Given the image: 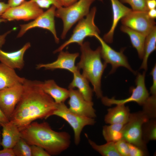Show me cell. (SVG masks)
<instances>
[{
    "label": "cell",
    "mask_w": 156,
    "mask_h": 156,
    "mask_svg": "<svg viewBox=\"0 0 156 156\" xmlns=\"http://www.w3.org/2000/svg\"><path fill=\"white\" fill-rule=\"evenodd\" d=\"M101 49L99 46L95 50H92L90 43L84 42L80 46V59L76 66L78 70H82V74L91 83L93 91L98 98L103 96L101 80L107 65L102 61Z\"/></svg>",
    "instance_id": "obj_3"
},
{
    "label": "cell",
    "mask_w": 156,
    "mask_h": 156,
    "mask_svg": "<svg viewBox=\"0 0 156 156\" xmlns=\"http://www.w3.org/2000/svg\"><path fill=\"white\" fill-rule=\"evenodd\" d=\"M31 156H50L43 148L35 145H31Z\"/></svg>",
    "instance_id": "obj_33"
},
{
    "label": "cell",
    "mask_w": 156,
    "mask_h": 156,
    "mask_svg": "<svg viewBox=\"0 0 156 156\" xmlns=\"http://www.w3.org/2000/svg\"><path fill=\"white\" fill-rule=\"evenodd\" d=\"M25 79L18 76L14 69L0 63V90L23 84Z\"/></svg>",
    "instance_id": "obj_21"
},
{
    "label": "cell",
    "mask_w": 156,
    "mask_h": 156,
    "mask_svg": "<svg viewBox=\"0 0 156 156\" xmlns=\"http://www.w3.org/2000/svg\"><path fill=\"white\" fill-rule=\"evenodd\" d=\"M104 118L106 124H125L128 121L131 113L129 107L125 104H118L108 109Z\"/></svg>",
    "instance_id": "obj_19"
},
{
    "label": "cell",
    "mask_w": 156,
    "mask_h": 156,
    "mask_svg": "<svg viewBox=\"0 0 156 156\" xmlns=\"http://www.w3.org/2000/svg\"><path fill=\"white\" fill-rule=\"evenodd\" d=\"M0 156H15L12 148H3L0 150Z\"/></svg>",
    "instance_id": "obj_35"
},
{
    "label": "cell",
    "mask_w": 156,
    "mask_h": 156,
    "mask_svg": "<svg viewBox=\"0 0 156 156\" xmlns=\"http://www.w3.org/2000/svg\"><path fill=\"white\" fill-rule=\"evenodd\" d=\"M129 156H143L145 152L138 147L128 143Z\"/></svg>",
    "instance_id": "obj_32"
},
{
    "label": "cell",
    "mask_w": 156,
    "mask_h": 156,
    "mask_svg": "<svg viewBox=\"0 0 156 156\" xmlns=\"http://www.w3.org/2000/svg\"><path fill=\"white\" fill-rule=\"evenodd\" d=\"M122 3L129 4L133 11L147 12L149 10L147 6L148 0H119Z\"/></svg>",
    "instance_id": "obj_29"
},
{
    "label": "cell",
    "mask_w": 156,
    "mask_h": 156,
    "mask_svg": "<svg viewBox=\"0 0 156 156\" xmlns=\"http://www.w3.org/2000/svg\"><path fill=\"white\" fill-rule=\"evenodd\" d=\"M95 0H78L67 7H61L56 10L55 16L61 18L63 24L61 37L65 38L70 29L77 22L89 13L90 8Z\"/></svg>",
    "instance_id": "obj_4"
},
{
    "label": "cell",
    "mask_w": 156,
    "mask_h": 156,
    "mask_svg": "<svg viewBox=\"0 0 156 156\" xmlns=\"http://www.w3.org/2000/svg\"><path fill=\"white\" fill-rule=\"evenodd\" d=\"M125 125L113 124L103 126L102 135L105 140L107 142H116L122 139V131Z\"/></svg>",
    "instance_id": "obj_25"
},
{
    "label": "cell",
    "mask_w": 156,
    "mask_h": 156,
    "mask_svg": "<svg viewBox=\"0 0 156 156\" xmlns=\"http://www.w3.org/2000/svg\"></svg>",
    "instance_id": "obj_46"
},
{
    "label": "cell",
    "mask_w": 156,
    "mask_h": 156,
    "mask_svg": "<svg viewBox=\"0 0 156 156\" xmlns=\"http://www.w3.org/2000/svg\"><path fill=\"white\" fill-rule=\"evenodd\" d=\"M59 116L65 120L72 128L74 133L75 144L78 145L81 141V135L83 128L88 125H94V118L81 116L71 112L64 103H57L56 109L52 116Z\"/></svg>",
    "instance_id": "obj_7"
},
{
    "label": "cell",
    "mask_w": 156,
    "mask_h": 156,
    "mask_svg": "<svg viewBox=\"0 0 156 156\" xmlns=\"http://www.w3.org/2000/svg\"><path fill=\"white\" fill-rule=\"evenodd\" d=\"M116 149L121 156H129L128 142L121 139L115 142Z\"/></svg>",
    "instance_id": "obj_31"
},
{
    "label": "cell",
    "mask_w": 156,
    "mask_h": 156,
    "mask_svg": "<svg viewBox=\"0 0 156 156\" xmlns=\"http://www.w3.org/2000/svg\"><path fill=\"white\" fill-rule=\"evenodd\" d=\"M94 37L101 44V56L104 62L107 64H109L112 66L110 74L113 73L120 67H123L134 74H137L131 67L127 57L123 53L125 49L123 48L120 51H117L108 45L99 34L95 35Z\"/></svg>",
    "instance_id": "obj_10"
},
{
    "label": "cell",
    "mask_w": 156,
    "mask_h": 156,
    "mask_svg": "<svg viewBox=\"0 0 156 156\" xmlns=\"http://www.w3.org/2000/svg\"><path fill=\"white\" fill-rule=\"evenodd\" d=\"M25 0H8V4L10 7H14L18 6L23 2Z\"/></svg>",
    "instance_id": "obj_37"
},
{
    "label": "cell",
    "mask_w": 156,
    "mask_h": 156,
    "mask_svg": "<svg viewBox=\"0 0 156 156\" xmlns=\"http://www.w3.org/2000/svg\"><path fill=\"white\" fill-rule=\"evenodd\" d=\"M73 78L69 84L68 88H78L84 99L87 101L92 102L93 91L89 85V81L77 70L74 73Z\"/></svg>",
    "instance_id": "obj_22"
},
{
    "label": "cell",
    "mask_w": 156,
    "mask_h": 156,
    "mask_svg": "<svg viewBox=\"0 0 156 156\" xmlns=\"http://www.w3.org/2000/svg\"><path fill=\"white\" fill-rule=\"evenodd\" d=\"M156 49V26L146 36L144 45V54L140 69L146 71L148 69V61L150 55Z\"/></svg>",
    "instance_id": "obj_24"
},
{
    "label": "cell",
    "mask_w": 156,
    "mask_h": 156,
    "mask_svg": "<svg viewBox=\"0 0 156 156\" xmlns=\"http://www.w3.org/2000/svg\"><path fill=\"white\" fill-rule=\"evenodd\" d=\"M63 6L67 7L75 3L78 0H60Z\"/></svg>",
    "instance_id": "obj_41"
},
{
    "label": "cell",
    "mask_w": 156,
    "mask_h": 156,
    "mask_svg": "<svg viewBox=\"0 0 156 156\" xmlns=\"http://www.w3.org/2000/svg\"><path fill=\"white\" fill-rule=\"evenodd\" d=\"M88 142L92 148L102 156H121L116 149L115 142H107L105 144L99 145L90 139Z\"/></svg>",
    "instance_id": "obj_26"
},
{
    "label": "cell",
    "mask_w": 156,
    "mask_h": 156,
    "mask_svg": "<svg viewBox=\"0 0 156 156\" xmlns=\"http://www.w3.org/2000/svg\"><path fill=\"white\" fill-rule=\"evenodd\" d=\"M142 138L146 144L150 140L156 139V122L155 118L149 119L144 123L142 128Z\"/></svg>",
    "instance_id": "obj_27"
},
{
    "label": "cell",
    "mask_w": 156,
    "mask_h": 156,
    "mask_svg": "<svg viewBox=\"0 0 156 156\" xmlns=\"http://www.w3.org/2000/svg\"><path fill=\"white\" fill-rule=\"evenodd\" d=\"M147 14L150 18L155 19L156 18V10L155 8L149 10L147 12Z\"/></svg>",
    "instance_id": "obj_42"
},
{
    "label": "cell",
    "mask_w": 156,
    "mask_h": 156,
    "mask_svg": "<svg viewBox=\"0 0 156 156\" xmlns=\"http://www.w3.org/2000/svg\"><path fill=\"white\" fill-rule=\"evenodd\" d=\"M68 108L72 112L79 115L94 118L96 117L93 103L86 101L78 90L69 88Z\"/></svg>",
    "instance_id": "obj_14"
},
{
    "label": "cell",
    "mask_w": 156,
    "mask_h": 156,
    "mask_svg": "<svg viewBox=\"0 0 156 156\" xmlns=\"http://www.w3.org/2000/svg\"><path fill=\"white\" fill-rule=\"evenodd\" d=\"M120 29L129 36L132 46L137 51L139 57L142 59L144 54V45L146 36L123 25L121 26Z\"/></svg>",
    "instance_id": "obj_23"
},
{
    "label": "cell",
    "mask_w": 156,
    "mask_h": 156,
    "mask_svg": "<svg viewBox=\"0 0 156 156\" xmlns=\"http://www.w3.org/2000/svg\"><path fill=\"white\" fill-rule=\"evenodd\" d=\"M122 25L146 36L156 27L154 19L150 18L147 12L132 10L121 20Z\"/></svg>",
    "instance_id": "obj_12"
},
{
    "label": "cell",
    "mask_w": 156,
    "mask_h": 156,
    "mask_svg": "<svg viewBox=\"0 0 156 156\" xmlns=\"http://www.w3.org/2000/svg\"><path fill=\"white\" fill-rule=\"evenodd\" d=\"M31 46L30 43L27 42L19 50L10 52L5 51L0 49V61L12 68L21 70L24 66V54Z\"/></svg>",
    "instance_id": "obj_16"
},
{
    "label": "cell",
    "mask_w": 156,
    "mask_h": 156,
    "mask_svg": "<svg viewBox=\"0 0 156 156\" xmlns=\"http://www.w3.org/2000/svg\"><path fill=\"white\" fill-rule=\"evenodd\" d=\"M12 149L15 156H31L30 145L22 138Z\"/></svg>",
    "instance_id": "obj_28"
},
{
    "label": "cell",
    "mask_w": 156,
    "mask_h": 156,
    "mask_svg": "<svg viewBox=\"0 0 156 156\" xmlns=\"http://www.w3.org/2000/svg\"><path fill=\"white\" fill-rule=\"evenodd\" d=\"M11 31H8L3 34L0 35V48L4 44L5 41L6 37Z\"/></svg>",
    "instance_id": "obj_40"
},
{
    "label": "cell",
    "mask_w": 156,
    "mask_h": 156,
    "mask_svg": "<svg viewBox=\"0 0 156 156\" xmlns=\"http://www.w3.org/2000/svg\"><path fill=\"white\" fill-rule=\"evenodd\" d=\"M96 11V7L92 8L86 17L78 21L70 38L55 50L54 53L62 51L66 46L73 43H77L81 46L86 37H94L95 35L99 34L100 31L94 23Z\"/></svg>",
    "instance_id": "obj_5"
},
{
    "label": "cell",
    "mask_w": 156,
    "mask_h": 156,
    "mask_svg": "<svg viewBox=\"0 0 156 156\" xmlns=\"http://www.w3.org/2000/svg\"><path fill=\"white\" fill-rule=\"evenodd\" d=\"M59 52L55 61L49 63L37 64L36 68L40 69L43 68L45 69L51 70L65 69L73 73L78 70L75 63L77 58L79 56V53H70L67 51H62Z\"/></svg>",
    "instance_id": "obj_15"
},
{
    "label": "cell",
    "mask_w": 156,
    "mask_h": 156,
    "mask_svg": "<svg viewBox=\"0 0 156 156\" xmlns=\"http://www.w3.org/2000/svg\"><path fill=\"white\" fill-rule=\"evenodd\" d=\"M1 130H0V147L1 146Z\"/></svg>",
    "instance_id": "obj_44"
},
{
    "label": "cell",
    "mask_w": 156,
    "mask_h": 156,
    "mask_svg": "<svg viewBox=\"0 0 156 156\" xmlns=\"http://www.w3.org/2000/svg\"><path fill=\"white\" fill-rule=\"evenodd\" d=\"M9 120L5 116L0 108V127L1 125L9 122Z\"/></svg>",
    "instance_id": "obj_38"
},
{
    "label": "cell",
    "mask_w": 156,
    "mask_h": 156,
    "mask_svg": "<svg viewBox=\"0 0 156 156\" xmlns=\"http://www.w3.org/2000/svg\"><path fill=\"white\" fill-rule=\"evenodd\" d=\"M1 146L3 148H13L22 138L21 131L15 125L9 121L2 124Z\"/></svg>",
    "instance_id": "obj_18"
},
{
    "label": "cell",
    "mask_w": 156,
    "mask_h": 156,
    "mask_svg": "<svg viewBox=\"0 0 156 156\" xmlns=\"http://www.w3.org/2000/svg\"><path fill=\"white\" fill-rule=\"evenodd\" d=\"M40 86L57 103H64L69 98V90L59 86L53 80H46L44 82L40 81Z\"/></svg>",
    "instance_id": "obj_20"
},
{
    "label": "cell",
    "mask_w": 156,
    "mask_h": 156,
    "mask_svg": "<svg viewBox=\"0 0 156 156\" xmlns=\"http://www.w3.org/2000/svg\"><path fill=\"white\" fill-rule=\"evenodd\" d=\"M40 83L26 79L23 83V94L9 120L20 131L36 120L47 118L56 109L57 103Z\"/></svg>",
    "instance_id": "obj_1"
},
{
    "label": "cell",
    "mask_w": 156,
    "mask_h": 156,
    "mask_svg": "<svg viewBox=\"0 0 156 156\" xmlns=\"http://www.w3.org/2000/svg\"><path fill=\"white\" fill-rule=\"evenodd\" d=\"M7 21H8L7 20L4 19V18H3L1 17H0V24L1 23H3V22H6Z\"/></svg>",
    "instance_id": "obj_43"
},
{
    "label": "cell",
    "mask_w": 156,
    "mask_h": 156,
    "mask_svg": "<svg viewBox=\"0 0 156 156\" xmlns=\"http://www.w3.org/2000/svg\"><path fill=\"white\" fill-rule=\"evenodd\" d=\"M56 7L52 5L45 12L28 23L20 25V30L17 38L23 36L29 30L33 28L39 27L46 29L53 35L55 42L58 43L60 40L57 34L55 27V17Z\"/></svg>",
    "instance_id": "obj_11"
},
{
    "label": "cell",
    "mask_w": 156,
    "mask_h": 156,
    "mask_svg": "<svg viewBox=\"0 0 156 156\" xmlns=\"http://www.w3.org/2000/svg\"><path fill=\"white\" fill-rule=\"evenodd\" d=\"M153 78V83L151 86L150 93L151 94L156 95V64L154 65L150 73Z\"/></svg>",
    "instance_id": "obj_34"
},
{
    "label": "cell",
    "mask_w": 156,
    "mask_h": 156,
    "mask_svg": "<svg viewBox=\"0 0 156 156\" xmlns=\"http://www.w3.org/2000/svg\"><path fill=\"white\" fill-rule=\"evenodd\" d=\"M36 3L41 8H49L54 5L57 9L63 6L60 0H31Z\"/></svg>",
    "instance_id": "obj_30"
},
{
    "label": "cell",
    "mask_w": 156,
    "mask_h": 156,
    "mask_svg": "<svg viewBox=\"0 0 156 156\" xmlns=\"http://www.w3.org/2000/svg\"><path fill=\"white\" fill-rule=\"evenodd\" d=\"M10 7L8 3L1 1L0 0V17Z\"/></svg>",
    "instance_id": "obj_36"
},
{
    "label": "cell",
    "mask_w": 156,
    "mask_h": 156,
    "mask_svg": "<svg viewBox=\"0 0 156 156\" xmlns=\"http://www.w3.org/2000/svg\"><path fill=\"white\" fill-rule=\"evenodd\" d=\"M44 12L36 3L30 0L25 1L20 5L10 7L1 17L7 21L34 20Z\"/></svg>",
    "instance_id": "obj_9"
},
{
    "label": "cell",
    "mask_w": 156,
    "mask_h": 156,
    "mask_svg": "<svg viewBox=\"0 0 156 156\" xmlns=\"http://www.w3.org/2000/svg\"><path fill=\"white\" fill-rule=\"evenodd\" d=\"M110 1L113 14L112 23L110 29L104 35L103 38L105 42L109 43L113 42L115 30L119 21L132 10L125 6L119 0Z\"/></svg>",
    "instance_id": "obj_17"
},
{
    "label": "cell",
    "mask_w": 156,
    "mask_h": 156,
    "mask_svg": "<svg viewBox=\"0 0 156 156\" xmlns=\"http://www.w3.org/2000/svg\"><path fill=\"white\" fill-rule=\"evenodd\" d=\"M21 132L22 138L29 145L41 147L51 156L60 154L69 148L71 143L68 133L54 131L47 122H33Z\"/></svg>",
    "instance_id": "obj_2"
},
{
    "label": "cell",
    "mask_w": 156,
    "mask_h": 156,
    "mask_svg": "<svg viewBox=\"0 0 156 156\" xmlns=\"http://www.w3.org/2000/svg\"><path fill=\"white\" fill-rule=\"evenodd\" d=\"M150 119L143 110L131 114L128 121L122 129V139L138 147L146 152V144L142 138V128L144 124Z\"/></svg>",
    "instance_id": "obj_6"
},
{
    "label": "cell",
    "mask_w": 156,
    "mask_h": 156,
    "mask_svg": "<svg viewBox=\"0 0 156 156\" xmlns=\"http://www.w3.org/2000/svg\"><path fill=\"white\" fill-rule=\"evenodd\" d=\"M146 72L137 74L135 80L136 86L131 88V94L129 97L123 99H116L114 97L109 98L103 96L101 99L102 103L105 105L110 106L113 105L125 104L131 102L137 103L143 105L149 96V94L145 83Z\"/></svg>",
    "instance_id": "obj_8"
},
{
    "label": "cell",
    "mask_w": 156,
    "mask_h": 156,
    "mask_svg": "<svg viewBox=\"0 0 156 156\" xmlns=\"http://www.w3.org/2000/svg\"><path fill=\"white\" fill-rule=\"evenodd\" d=\"M99 1L102 2L103 1V0H99Z\"/></svg>",
    "instance_id": "obj_45"
},
{
    "label": "cell",
    "mask_w": 156,
    "mask_h": 156,
    "mask_svg": "<svg viewBox=\"0 0 156 156\" xmlns=\"http://www.w3.org/2000/svg\"><path fill=\"white\" fill-rule=\"evenodd\" d=\"M23 91V84H18L0 90V108L9 120Z\"/></svg>",
    "instance_id": "obj_13"
},
{
    "label": "cell",
    "mask_w": 156,
    "mask_h": 156,
    "mask_svg": "<svg viewBox=\"0 0 156 156\" xmlns=\"http://www.w3.org/2000/svg\"><path fill=\"white\" fill-rule=\"evenodd\" d=\"M147 6L148 10L155 9L156 7V0H148Z\"/></svg>",
    "instance_id": "obj_39"
}]
</instances>
